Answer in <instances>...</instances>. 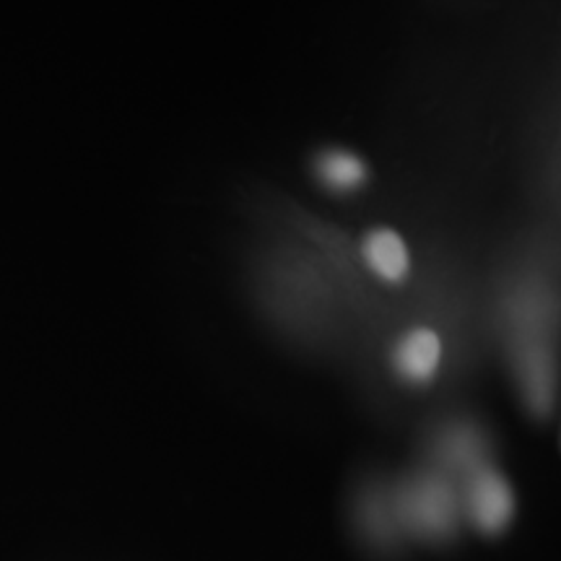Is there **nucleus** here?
<instances>
[{
    "label": "nucleus",
    "mask_w": 561,
    "mask_h": 561,
    "mask_svg": "<svg viewBox=\"0 0 561 561\" xmlns=\"http://www.w3.org/2000/svg\"><path fill=\"white\" fill-rule=\"evenodd\" d=\"M362 255L367 268L390 284H401L411 271V255L403 237L392 229H375L364 237Z\"/></svg>",
    "instance_id": "nucleus-4"
},
{
    "label": "nucleus",
    "mask_w": 561,
    "mask_h": 561,
    "mask_svg": "<svg viewBox=\"0 0 561 561\" xmlns=\"http://www.w3.org/2000/svg\"><path fill=\"white\" fill-rule=\"evenodd\" d=\"M512 489L500 473L489 466L468 476L466 483V510L473 525L483 533H500L512 520Z\"/></svg>",
    "instance_id": "nucleus-2"
},
{
    "label": "nucleus",
    "mask_w": 561,
    "mask_h": 561,
    "mask_svg": "<svg viewBox=\"0 0 561 561\" xmlns=\"http://www.w3.org/2000/svg\"><path fill=\"white\" fill-rule=\"evenodd\" d=\"M314 174L325 187H331L335 193H348L356 191V187L364 185L367 180V167L359 157L343 151V149H331L322 151L318 159H314Z\"/></svg>",
    "instance_id": "nucleus-6"
},
{
    "label": "nucleus",
    "mask_w": 561,
    "mask_h": 561,
    "mask_svg": "<svg viewBox=\"0 0 561 561\" xmlns=\"http://www.w3.org/2000/svg\"><path fill=\"white\" fill-rule=\"evenodd\" d=\"M396 507L401 525L426 538H447L455 528L453 486L442 476H416L396 491Z\"/></svg>",
    "instance_id": "nucleus-1"
},
{
    "label": "nucleus",
    "mask_w": 561,
    "mask_h": 561,
    "mask_svg": "<svg viewBox=\"0 0 561 561\" xmlns=\"http://www.w3.org/2000/svg\"><path fill=\"white\" fill-rule=\"evenodd\" d=\"M483 453H486V442L479 432H473L471 426H453L439 437L437 455L439 460L450 468L453 473L471 476L473 471L486 466L483 460Z\"/></svg>",
    "instance_id": "nucleus-5"
},
{
    "label": "nucleus",
    "mask_w": 561,
    "mask_h": 561,
    "mask_svg": "<svg viewBox=\"0 0 561 561\" xmlns=\"http://www.w3.org/2000/svg\"><path fill=\"white\" fill-rule=\"evenodd\" d=\"M442 359V343L439 335L430 328H416V331L405 333L392 351V364L396 371L409 382H426L432 380L434 371Z\"/></svg>",
    "instance_id": "nucleus-3"
},
{
    "label": "nucleus",
    "mask_w": 561,
    "mask_h": 561,
    "mask_svg": "<svg viewBox=\"0 0 561 561\" xmlns=\"http://www.w3.org/2000/svg\"><path fill=\"white\" fill-rule=\"evenodd\" d=\"M362 525L367 530L371 541L390 543L396 538L398 525H401V517H398L396 507V494H388V491H375V494H367L362 500Z\"/></svg>",
    "instance_id": "nucleus-7"
}]
</instances>
